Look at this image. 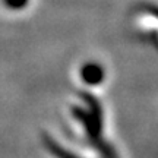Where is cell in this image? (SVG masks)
Wrapping results in <instances>:
<instances>
[{
	"mask_svg": "<svg viewBox=\"0 0 158 158\" xmlns=\"http://www.w3.org/2000/svg\"><path fill=\"white\" fill-rule=\"evenodd\" d=\"M82 106L72 108L75 118L82 124L84 130L89 139L100 141V136L102 132V124H104V113H102L101 102L97 100L95 97L89 95L84 92V95H81Z\"/></svg>",
	"mask_w": 158,
	"mask_h": 158,
	"instance_id": "obj_1",
	"label": "cell"
},
{
	"mask_svg": "<svg viewBox=\"0 0 158 158\" xmlns=\"http://www.w3.org/2000/svg\"><path fill=\"white\" fill-rule=\"evenodd\" d=\"M79 78L86 86L95 88L104 82L106 79V69L100 62L95 60H89L85 62L81 68H79Z\"/></svg>",
	"mask_w": 158,
	"mask_h": 158,
	"instance_id": "obj_2",
	"label": "cell"
},
{
	"mask_svg": "<svg viewBox=\"0 0 158 158\" xmlns=\"http://www.w3.org/2000/svg\"><path fill=\"white\" fill-rule=\"evenodd\" d=\"M44 143H45V147H48V149L51 151V154L56 155L57 158H79V157H76V155H73V154L68 152L66 149H63L60 145H57L56 142L53 141V139H50L48 136H45L44 138Z\"/></svg>",
	"mask_w": 158,
	"mask_h": 158,
	"instance_id": "obj_3",
	"label": "cell"
},
{
	"mask_svg": "<svg viewBox=\"0 0 158 158\" xmlns=\"http://www.w3.org/2000/svg\"><path fill=\"white\" fill-rule=\"evenodd\" d=\"M3 5L10 10H22L29 5V0H3Z\"/></svg>",
	"mask_w": 158,
	"mask_h": 158,
	"instance_id": "obj_4",
	"label": "cell"
}]
</instances>
